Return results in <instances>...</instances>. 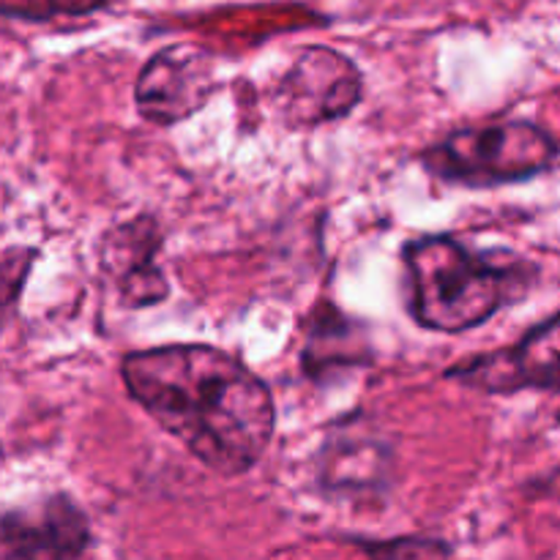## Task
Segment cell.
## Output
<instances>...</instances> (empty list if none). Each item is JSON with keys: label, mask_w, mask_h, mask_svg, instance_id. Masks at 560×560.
<instances>
[{"label": "cell", "mask_w": 560, "mask_h": 560, "mask_svg": "<svg viewBox=\"0 0 560 560\" xmlns=\"http://www.w3.org/2000/svg\"><path fill=\"white\" fill-rule=\"evenodd\" d=\"M120 377L129 397L217 476L249 474L271 446V388L213 345L135 350L120 361Z\"/></svg>", "instance_id": "1"}, {"label": "cell", "mask_w": 560, "mask_h": 560, "mask_svg": "<svg viewBox=\"0 0 560 560\" xmlns=\"http://www.w3.org/2000/svg\"><path fill=\"white\" fill-rule=\"evenodd\" d=\"M408 312L421 328H479L534 288L536 268L514 255H487L452 235H421L402 249Z\"/></svg>", "instance_id": "2"}, {"label": "cell", "mask_w": 560, "mask_h": 560, "mask_svg": "<svg viewBox=\"0 0 560 560\" xmlns=\"http://www.w3.org/2000/svg\"><path fill=\"white\" fill-rule=\"evenodd\" d=\"M558 156V142L541 126L530 120H498L454 129L421 153V164L446 184L492 189L536 178L547 173Z\"/></svg>", "instance_id": "3"}, {"label": "cell", "mask_w": 560, "mask_h": 560, "mask_svg": "<svg viewBox=\"0 0 560 560\" xmlns=\"http://www.w3.org/2000/svg\"><path fill=\"white\" fill-rule=\"evenodd\" d=\"M364 96L361 71L348 55L331 47H304L273 85L271 98L290 129L334 124Z\"/></svg>", "instance_id": "4"}, {"label": "cell", "mask_w": 560, "mask_h": 560, "mask_svg": "<svg viewBox=\"0 0 560 560\" xmlns=\"http://www.w3.org/2000/svg\"><path fill=\"white\" fill-rule=\"evenodd\" d=\"M446 377L485 394L560 392V312L530 328L512 348L459 361Z\"/></svg>", "instance_id": "5"}, {"label": "cell", "mask_w": 560, "mask_h": 560, "mask_svg": "<svg viewBox=\"0 0 560 560\" xmlns=\"http://www.w3.org/2000/svg\"><path fill=\"white\" fill-rule=\"evenodd\" d=\"M217 91L211 52L191 44L164 47L142 66L135 85L137 109L156 126H175L191 118Z\"/></svg>", "instance_id": "6"}, {"label": "cell", "mask_w": 560, "mask_h": 560, "mask_svg": "<svg viewBox=\"0 0 560 560\" xmlns=\"http://www.w3.org/2000/svg\"><path fill=\"white\" fill-rule=\"evenodd\" d=\"M88 545L91 523L63 492L0 514V560H74Z\"/></svg>", "instance_id": "7"}, {"label": "cell", "mask_w": 560, "mask_h": 560, "mask_svg": "<svg viewBox=\"0 0 560 560\" xmlns=\"http://www.w3.org/2000/svg\"><path fill=\"white\" fill-rule=\"evenodd\" d=\"M162 230L148 213L120 222L102 241V271L118 290L120 301L131 310L153 306L170 295V284L156 255L162 249Z\"/></svg>", "instance_id": "8"}, {"label": "cell", "mask_w": 560, "mask_h": 560, "mask_svg": "<svg viewBox=\"0 0 560 560\" xmlns=\"http://www.w3.org/2000/svg\"><path fill=\"white\" fill-rule=\"evenodd\" d=\"M392 463V446L381 435L348 421L328 435L317 476L328 495L375 498L388 490Z\"/></svg>", "instance_id": "9"}, {"label": "cell", "mask_w": 560, "mask_h": 560, "mask_svg": "<svg viewBox=\"0 0 560 560\" xmlns=\"http://www.w3.org/2000/svg\"><path fill=\"white\" fill-rule=\"evenodd\" d=\"M370 345L359 337V326L348 320L337 306L320 301L306 326L304 364L306 375L326 377L328 372L345 370V366H364L370 359Z\"/></svg>", "instance_id": "10"}, {"label": "cell", "mask_w": 560, "mask_h": 560, "mask_svg": "<svg viewBox=\"0 0 560 560\" xmlns=\"http://www.w3.org/2000/svg\"><path fill=\"white\" fill-rule=\"evenodd\" d=\"M109 0H0V16L25 22H52L60 16L96 14Z\"/></svg>", "instance_id": "11"}, {"label": "cell", "mask_w": 560, "mask_h": 560, "mask_svg": "<svg viewBox=\"0 0 560 560\" xmlns=\"http://www.w3.org/2000/svg\"><path fill=\"white\" fill-rule=\"evenodd\" d=\"M361 547L372 560H452V547L443 539H432V536L366 541Z\"/></svg>", "instance_id": "12"}, {"label": "cell", "mask_w": 560, "mask_h": 560, "mask_svg": "<svg viewBox=\"0 0 560 560\" xmlns=\"http://www.w3.org/2000/svg\"><path fill=\"white\" fill-rule=\"evenodd\" d=\"M33 260H36L33 249L11 252L9 257L0 260V328L5 326L11 312L16 310V301H20L27 277H31Z\"/></svg>", "instance_id": "13"}]
</instances>
